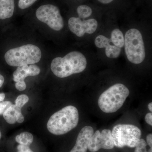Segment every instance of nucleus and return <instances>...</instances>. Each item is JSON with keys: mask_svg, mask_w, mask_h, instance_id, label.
Wrapping results in <instances>:
<instances>
[{"mask_svg": "<svg viewBox=\"0 0 152 152\" xmlns=\"http://www.w3.org/2000/svg\"><path fill=\"white\" fill-rule=\"evenodd\" d=\"M100 2L103 4H108L112 2L113 0H98Z\"/></svg>", "mask_w": 152, "mask_h": 152, "instance_id": "obj_26", "label": "nucleus"}, {"mask_svg": "<svg viewBox=\"0 0 152 152\" xmlns=\"http://www.w3.org/2000/svg\"><path fill=\"white\" fill-rule=\"evenodd\" d=\"M29 101L28 97L26 94H21L17 97L15 100V105L21 108Z\"/></svg>", "mask_w": 152, "mask_h": 152, "instance_id": "obj_17", "label": "nucleus"}, {"mask_svg": "<svg viewBox=\"0 0 152 152\" xmlns=\"http://www.w3.org/2000/svg\"><path fill=\"white\" fill-rule=\"evenodd\" d=\"M42 52L39 47L28 44L9 50L4 56L9 65L18 67L26 65L34 64L40 61Z\"/></svg>", "mask_w": 152, "mask_h": 152, "instance_id": "obj_4", "label": "nucleus"}, {"mask_svg": "<svg viewBox=\"0 0 152 152\" xmlns=\"http://www.w3.org/2000/svg\"><path fill=\"white\" fill-rule=\"evenodd\" d=\"M146 143L149 147L150 148H152V134H149L146 137Z\"/></svg>", "mask_w": 152, "mask_h": 152, "instance_id": "obj_25", "label": "nucleus"}, {"mask_svg": "<svg viewBox=\"0 0 152 152\" xmlns=\"http://www.w3.org/2000/svg\"><path fill=\"white\" fill-rule=\"evenodd\" d=\"M40 72V69L35 64L26 65L18 67L14 72L13 80L17 82L24 80L28 76L38 75Z\"/></svg>", "mask_w": 152, "mask_h": 152, "instance_id": "obj_12", "label": "nucleus"}, {"mask_svg": "<svg viewBox=\"0 0 152 152\" xmlns=\"http://www.w3.org/2000/svg\"><path fill=\"white\" fill-rule=\"evenodd\" d=\"M4 82V78L2 75H0V88H1Z\"/></svg>", "mask_w": 152, "mask_h": 152, "instance_id": "obj_27", "label": "nucleus"}, {"mask_svg": "<svg viewBox=\"0 0 152 152\" xmlns=\"http://www.w3.org/2000/svg\"><path fill=\"white\" fill-rule=\"evenodd\" d=\"M17 152H34L30 149L29 146L19 145L17 147Z\"/></svg>", "mask_w": 152, "mask_h": 152, "instance_id": "obj_22", "label": "nucleus"}, {"mask_svg": "<svg viewBox=\"0 0 152 152\" xmlns=\"http://www.w3.org/2000/svg\"><path fill=\"white\" fill-rule=\"evenodd\" d=\"M15 5L14 0H0V19L10 18L13 15Z\"/></svg>", "mask_w": 152, "mask_h": 152, "instance_id": "obj_13", "label": "nucleus"}, {"mask_svg": "<svg viewBox=\"0 0 152 152\" xmlns=\"http://www.w3.org/2000/svg\"><path fill=\"white\" fill-rule=\"evenodd\" d=\"M37 0H19L18 7L22 10H24L31 7Z\"/></svg>", "mask_w": 152, "mask_h": 152, "instance_id": "obj_19", "label": "nucleus"}, {"mask_svg": "<svg viewBox=\"0 0 152 152\" xmlns=\"http://www.w3.org/2000/svg\"><path fill=\"white\" fill-rule=\"evenodd\" d=\"M148 108L149 110L152 113V102L148 104Z\"/></svg>", "mask_w": 152, "mask_h": 152, "instance_id": "obj_29", "label": "nucleus"}, {"mask_svg": "<svg viewBox=\"0 0 152 152\" xmlns=\"http://www.w3.org/2000/svg\"><path fill=\"white\" fill-rule=\"evenodd\" d=\"M125 53L128 59L134 64L142 62L145 58V51L142 36L138 30H128L125 34Z\"/></svg>", "mask_w": 152, "mask_h": 152, "instance_id": "obj_5", "label": "nucleus"}, {"mask_svg": "<svg viewBox=\"0 0 152 152\" xmlns=\"http://www.w3.org/2000/svg\"><path fill=\"white\" fill-rule=\"evenodd\" d=\"M19 112H21V108L12 104L4 112L3 117L7 123L13 124L16 122L17 115Z\"/></svg>", "mask_w": 152, "mask_h": 152, "instance_id": "obj_14", "label": "nucleus"}, {"mask_svg": "<svg viewBox=\"0 0 152 152\" xmlns=\"http://www.w3.org/2000/svg\"><path fill=\"white\" fill-rule=\"evenodd\" d=\"M147 144L144 139H140L135 147L134 152H147Z\"/></svg>", "mask_w": 152, "mask_h": 152, "instance_id": "obj_18", "label": "nucleus"}, {"mask_svg": "<svg viewBox=\"0 0 152 152\" xmlns=\"http://www.w3.org/2000/svg\"><path fill=\"white\" fill-rule=\"evenodd\" d=\"M5 98V94L4 93H1L0 94V102H2Z\"/></svg>", "mask_w": 152, "mask_h": 152, "instance_id": "obj_28", "label": "nucleus"}, {"mask_svg": "<svg viewBox=\"0 0 152 152\" xmlns=\"http://www.w3.org/2000/svg\"><path fill=\"white\" fill-rule=\"evenodd\" d=\"M87 64L86 59L83 54L73 51L63 58L54 59L51 64V69L58 77L65 78L82 72L86 68Z\"/></svg>", "mask_w": 152, "mask_h": 152, "instance_id": "obj_1", "label": "nucleus"}, {"mask_svg": "<svg viewBox=\"0 0 152 152\" xmlns=\"http://www.w3.org/2000/svg\"><path fill=\"white\" fill-rule=\"evenodd\" d=\"M77 12L78 14L79 18L80 19L84 20L91 15L92 13V10L88 6L81 5L78 7Z\"/></svg>", "mask_w": 152, "mask_h": 152, "instance_id": "obj_16", "label": "nucleus"}, {"mask_svg": "<svg viewBox=\"0 0 152 152\" xmlns=\"http://www.w3.org/2000/svg\"><path fill=\"white\" fill-rule=\"evenodd\" d=\"M12 104L10 101L1 102H0V115H3L4 112Z\"/></svg>", "mask_w": 152, "mask_h": 152, "instance_id": "obj_20", "label": "nucleus"}, {"mask_svg": "<svg viewBox=\"0 0 152 152\" xmlns=\"http://www.w3.org/2000/svg\"><path fill=\"white\" fill-rule=\"evenodd\" d=\"M115 147L111 131L104 129L101 132L96 131L91 137L88 150L91 152H97L101 149L111 150Z\"/></svg>", "mask_w": 152, "mask_h": 152, "instance_id": "obj_9", "label": "nucleus"}, {"mask_svg": "<svg viewBox=\"0 0 152 152\" xmlns=\"http://www.w3.org/2000/svg\"><path fill=\"white\" fill-rule=\"evenodd\" d=\"M148 152H152V148H150L148 151Z\"/></svg>", "mask_w": 152, "mask_h": 152, "instance_id": "obj_30", "label": "nucleus"}, {"mask_svg": "<svg viewBox=\"0 0 152 152\" xmlns=\"http://www.w3.org/2000/svg\"><path fill=\"white\" fill-rule=\"evenodd\" d=\"M79 120V112L77 108L73 106H67L52 115L47 123V128L53 134H64L77 126Z\"/></svg>", "mask_w": 152, "mask_h": 152, "instance_id": "obj_2", "label": "nucleus"}, {"mask_svg": "<svg viewBox=\"0 0 152 152\" xmlns=\"http://www.w3.org/2000/svg\"><path fill=\"white\" fill-rule=\"evenodd\" d=\"M15 140L20 145L29 146L32 143L34 137L31 133L23 132L16 137Z\"/></svg>", "mask_w": 152, "mask_h": 152, "instance_id": "obj_15", "label": "nucleus"}, {"mask_svg": "<svg viewBox=\"0 0 152 152\" xmlns=\"http://www.w3.org/2000/svg\"><path fill=\"white\" fill-rule=\"evenodd\" d=\"M36 15L39 20L55 31H59L64 28V20L56 6L52 4L41 6L36 11Z\"/></svg>", "mask_w": 152, "mask_h": 152, "instance_id": "obj_8", "label": "nucleus"}, {"mask_svg": "<svg viewBox=\"0 0 152 152\" xmlns=\"http://www.w3.org/2000/svg\"><path fill=\"white\" fill-rule=\"evenodd\" d=\"M15 86L16 88L19 91H24L26 88V85L24 80L19 81L16 82Z\"/></svg>", "mask_w": 152, "mask_h": 152, "instance_id": "obj_21", "label": "nucleus"}, {"mask_svg": "<svg viewBox=\"0 0 152 152\" xmlns=\"http://www.w3.org/2000/svg\"><path fill=\"white\" fill-rule=\"evenodd\" d=\"M95 44L99 48H105L106 56L109 58H117L119 56L121 48L124 44V37L123 33L119 29L112 31L111 38L103 35L98 36L95 39Z\"/></svg>", "mask_w": 152, "mask_h": 152, "instance_id": "obj_7", "label": "nucleus"}, {"mask_svg": "<svg viewBox=\"0 0 152 152\" xmlns=\"http://www.w3.org/2000/svg\"><path fill=\"white\" fill-rule=\"evenodd\" d=\"M70 30L77 37H82L86 33H94L98 27V22L94 19L82 20L79 18L72 17L68 21Z\"/></svg>", "mask_w": 152, "mask_h": 152, "instance_id": "obj_10", "label": "nucleus"}, {"mask_svg": "<svg viewBox=\"0 0 152 152\" xmlns=\"http://www.w3.org/2000/svg\"><path fill=\"white\" fill-rule=\"evenodd\" d=\"M129 94V90L124 85L116 84L100 96L98 105L104 113H115L121 108Z\"/></svg>", "mask_w": 152, "mask_h": 152, "instance_id": "obj_3", "label": "nucleus"}, {"mask_svg": "<svg viewBox=\"0 0 152 152\" xmlns=\"http://www.w3.org/2000/svg\"><path fill=\"white\" fill-rule=\"evenodd\" d=\"M1 131H0V140H1Z\"/></svg>", "mask_w": 152, "mask_h": 152, "instance_id": "obj_31", "label": "nucleus"}, {"mask_svg": "<svg viewBox=\"0 0 152 152\" xmlns=\"http://www.w3.org/2000/svg\"><path fill=\"white\" fill-rule=\"evenodd\" d=\"M111 132L115 146L118 148H135L142 135L141 130L132 124L117 125Z\"/></svg>", "mask_w": 152, "mask_h": 152, "instance_id": "obj_6", "label": "nucleus"}, {"mask_svg": "<svg viewBox=\"0 0 152 152\" xmlns=\"http://www.w3.org/2000/svg\"></svg>", "mask_w": 152, "mask_h": 152, "instance_id": "obj_32", "label": "nucleus"}, {"mask_svg": "<svg viewBox=\"0 0 152 152\" xmlns=\"http://www.w3.org/2000/svg\"><path fill=\"white\" fill-rule=\"evenodd\" d=\"M24 121V117L22 114L21 112H19L17 115L16 122L21 124Z\"/></svg>", "mask_w": 152, "mask_h": 152, "instance_id": "obj_24", "label": "nucleus"}, {"mask_svg": "<svg viewBox=\"0 0 152 152\" xmlns=\"http://www.w3.org/2000/svg\"><path fill=\"white\" fill-rule=\"evenodd\" d=\"M94 133L91 126H88L83 128L79 133L75 146L69 152H87L90 138Z\"/></svg>", "mask_w": 152, "mask_h": 152, "instance_id": "obj_11", "label": "nucleus"}, {"mask_svg": "<svg viewBox=\"0 0 152 152\" xmlns=\"http://www.w3.org/2000/svg\"><path fill=\"white\" fill-rule=\"evenodd\" d=\"M145 121L146 122L150 125L152 126V113H149L146 115L145 116Z\"/></svg>", "mask_w": 152, "mask_h": 152, "instance_id": "obj_23", "label": "nucleus"}]
</instances>
